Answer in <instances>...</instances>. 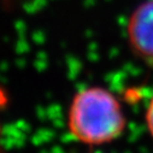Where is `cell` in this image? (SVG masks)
Instances as JSON below:
<instances>
[{
	"instance_id": "obj_1",
	"label": "cell",
	"mask_w": 153,
	"mask_h": 153,
	"mask_svg": "<svg viewBox=\"0 0 153 153\" xmlns=\"http://www.w3.org/2000/svg\"><path fill=\"white\" fill-rule=\"evenodd\" d=\"M127 127L120 100L108 89L86 87L76 93L68 110L70 135L86 145H102L118 139Z\"/></svg>"
},
{
	"instance_id": "obj_2",
	"label": "cell",
	"mask_w": 153,
	"mask_h": 153,
	"mask_svg": "<svg viewBox=\"0 0 153 153\" xmlns=\"http://www.w3.org/2000/svg\"><path fill=\"white\" fill-rule=\"evenodd\" d=\"M127 39L135 54L153 60V0H145L131 12L127 23Z\"/></svg>"
},
{
	"instance_id": "obj_3",
	"label": "cell",
	"mask_w": 153,
	"mask_h": 153,
	"mask_svg": "<svg viewBox=\"0 0 153 153\" xmlns=\"http://www.w3.org/2000/svg\"><path fill=\"white\" fill-rule=\"evenodd\" d=\"M145 122L147 126V129L149 131V134L153 137V95L148 101L147 108H146V113H145Z\"/></svg>"
}]
</instances>
